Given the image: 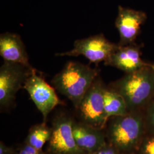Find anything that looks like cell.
Returning a JSON list of instances; mask_svg holds the SVG:
<instances>
[{"label":"cell","instance_id":"14","mask_svg":"<svg viewBox=\"0 0 154 154\" xmlns=\"http://www.w3.org/2000/svg\"><path fill=\"white\" fill-rule=\"evenodd\" d=\"M52 129L47 126L45 122L33 126L29 131L25 143L39 149H42L46 142L49 141Z\"/></svg>","mask_w":154,"mask_h":154},{"label":"cell","instance_id":"16","mask_svg":"<svg viewBox=\"0 0 154 154\" xmlns=\"http://www.w3.org/2000/svg\"><path fill=\"white\" fill-rule=\"evenodd\" d=\"M16 152L14 149L7 146L2 141L0 142V154H16Z\"/></svg>","mask_w":154,"mask_h":154},{"label":"cell","instance_id":"5","mask_svg":"<svg viewBox=\"0 0 154 154\" xmlns=\"http://www.w3.org/2000/svg\"><path fill=\"white\" fill-rule=\"evenodd\" d=\"M105 89L98 76L77 109L84 123L99 129L108 120L105 113Z\"/></svg>","mask_w":154,"mask_h":154},{"label":"cell","instance_id":"4","mask_svg":"<svg viewBox=\"0 0 154 154\" xmlns=\"http://www.w3.org/2000/svg\"><path fill=\"white\" fill-rule=\"evenodd\" d=\"M119 46L110 42L102 34L93 35L85 38L77 39L72 50L56 53L58 57H77L83 55L91 63L98 65L102 61H107Z\"/></svg>","mask_w":154,"mask_h":154},{"label":"cell","instance_id":"10","mask_svg":"<svg viewBox=\"0 0 154 154\" xmlns=\"http://www.w3.org/2000/svg\"><path fill=\"white\" fill-rule=\"evenodd\" d=\"M119 45V44H118ZM107 66L116 67L127 73H131L147 65L141 58L139 48L134 44L120 46L105 62Z\"/></svg>","mask_w":154,"mask_h":154},{"label":"cell","instance_id":"9","mask_svg":"<svg viewBox=\"0 0 154 154\" xmlns=\"http://www.w3.org/2000/svg\"><path fill=\"white\" fill-rule=\"evenodd\" d=\"M147 19L146 14L143 11L119 6L116 21L120 36V46L134 44L137 38L142 25Z\"/></svg>","mask_w":154,"mask_h":154},{"label":"cell","instance_id":"7","mask_svg":"<svg viewBox=\"0 0 154 154\" xmlns=\"http://www.w3.org/2000/svg\"><path fill=\"white\" fill-rule=\"evenodd\" d=\"M110 128V140L116 149L127 151L137 143L142 130V121L137 116H116Z\"/></svg>","mask_w":154,"mask_h":154},{"label":"cell","instance_id":"2","mask_svg":"<svg viewBox=\"0 0 154 154\" xmlns=\"http://www.w3.org/2000/svg\"><path fill=\"white\" fill-rule=\"evenodd\" d=\"M113 87L112 90L124 98L128 109L142 106L154 93V71L148 63L136 72L126 74Z\"/></svg>","mask_w":154,"mask_h":154},{"label":"cell","instance_id":"17","mask_svg":"<svg viewBox=\"0 0 154 154\" xmlns=\"http://www.w3.org/2000/svg\"><path fill=\"white\" fill-rule=\"evenodd\" d=\"M144 149L146 154H154V138L147 142Z\"/></svg>","mask_w":154,"mask_h":154},{"label":"cell","instance_id":"18","mask_svg":"<svg viewBox=\"0 0 154 154\" xmlns=\"http://www.w3.org/2000/svg\"><path fill=\"white\" fill-rule=\"evenodd\" d=\"M93 154H117V153L112 147H109L106 144Z\"/></svg>","mask_w":154,"mask_h":154},{"label":"cell","instance_id":"12","mask_svg":"<svg viewBox=\"0 0 154 154\" xmlns=\"http://www.w3.org/2000/svg\"><path fill=\"white\" fill-rule=\"evenodd\" d=\"M100 130L84 122H73V135L79 148L86 154H93L103 147L106 142Z\"/></svg>","mask_w":154,"mask_h":154},{"label":"cell","instance_id":"6","mask_svg":"<svg viewBox=\"0 0 154 154\" xmlns=\"http://www.w3.org/2000/svg\"><path fill=\"white\" fill-rule=\"evenodd\" d=\"M23 88L41 112L45 121L50 112L58 105L62 103L55 89L46 82L42 75L34 69L24 83Z\"/></svg>","mask_w":154,"mask_h":154},{"label":"cell","instance_id":"19","mask_svg":"<svg viewBox=\"0 0 154 154\" xmlns=\"http://www.w3.org/2000/svg\"><path fill=\"white\" fill-rule=\"evenodd\" d=\"M149 120L154 129V102L149 107Z\"/></svg>","mask_w":154,"mask_h":154},{"label":"cell","instance_id":"15","mask_svg":"<svg viewBox=\"0 0 154 154\" xmlns=\"http://www.w3.org/2000/svg\"><path fill=\"white\" fill-rule=\"evenodd\" d=\"M16 154H45L42 149H39L28 145L27 144H25L21 149H20Z\"/></svg>","mask_w":154,"mask_h":154},{"label":"cell","instance_id":"1","mask_svg":"<svg viewBox=\"0 0 154 154\" xmlns=\"http://www.w3.org/2000/svg\"><path fill=\"white\" fill-rule=\"evenodd\" d=\"M98 76L97 69L78 62L70 61L55 75L51 83L77 109Z\"/></svg>","mask_w":154,"mask_h":154},{"label":"cell","instance_id":"20","mask_svg":"<svg viewBox=\"0 0 154 154\" xmlns=\"http://www.w3.org/2000/svg\"><path fill=\"white\" fill-rule=\"evenodd\" d=\"M149 66L150 67L152 68V69L153 70V71H154V64H149Z\"/></svg>","mask_w":154,"mask_h":154},{"label":"cell","instance_id":"8","mask_svg":"<svg viewBox=\"0 0 154 154\" xmlns=\"http://www.w3.org/2000/svg\"><path fill=\"white\" fill-rule=\"evenodd\" d=\"M73 121L68 116H58L53 123L49 149L52 154H86L77 146L72 132Z\"/></svg>","mask_w":154,"mask_h":154},{"label":"cell","instance_id":"3","mask_svg":"<svg viewBox=\"0 0 154 154\" xmlns=\"http://www.w3.org/2000/svg\"><path fill=\"white\" fill-rule=\"evenodd\" d=\"M34 68L4 61L0 67V106L1 109L11 106L18 91Z\"/></svg>","mask_w":154,"mask_h":154},{"label":"cell","instance_id":"11","mask_svg":"<svg viewBox=\"0 0 154 154\" xmlns=\"http://www.w3.org/2000/svg\"><path fill=\"white\" fill-rule=\"evenodd\" d=\"M0 55L4 61L32 68L25 46L21 37L10 32L0 35Z\"/></svg>","mask_w":154,"mask_h":154},{"label":"cell","instance_id":"13","mask_svg":"<svg viewBox=\"0 0 154 154\" xmlns=\"http://www.w3.org/2000/svg\"><path fill=\"white\" fill-rule=\"evenodd\" d=\"M104 103L106 116L108 119L111 116H120L127 114L128 107L124 98L114 90L105 89Z\"/></svg>","mask_w":154,"mask_h":154}]
</instances>
